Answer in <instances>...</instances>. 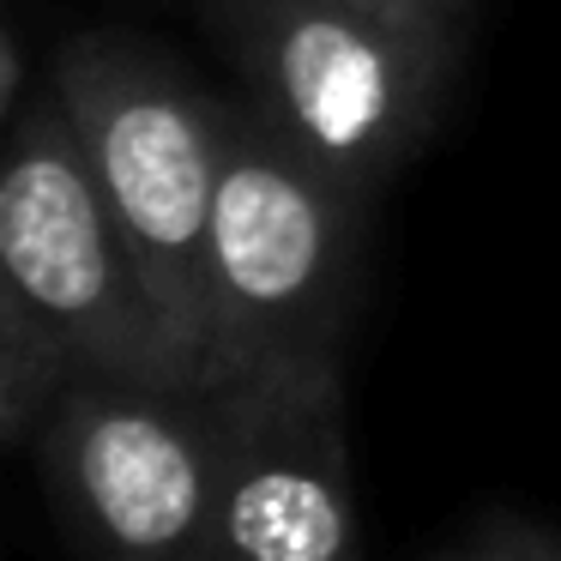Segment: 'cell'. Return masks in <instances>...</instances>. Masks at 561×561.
Listing matches in <instances>:
<instances>
[{"mask_svg":"<svg viewBox=\"0 0 561 561\" xmlns=\"http://www.w3.org/2000/svg\"><path fill=\"white\" fill-rule=\"evenodd\" d=\"M368 206L375 199L296 151L242 91L224 98L199 387L344 356L368 272Z\"/></svg>","mask_w":561,"mask_h":561,"instance_id":"cell-1","label":"cell"},{"mask_svg":"<svg viewBox=\"0 0 561 561\" xmlns=\"http://www.w3.org/2000/svg\"><path fill=\"white\" fill-rule=\"evenodd\" d=\"M49 79L61 91L85 163L103 187L115 230L151 296L175 375H206V260L218 199L224 98L187 79L163 43L134 31H79L55 49Z\"/></svg>","mask_w":561,"mask_h":561,"instance_id":"cell-2","label":"cell"},{"mask_svg":"<svg viewBox=\"0 0 561 561\" xmlns=\"http://www.w3.org/2000/svg\"><path fill=\"white\" fill-rule=\"evenodd\" d=\"M206 31L242 98L368 199L428 146L471 49V31L375 0H206Z\"/></svg>","mask_w":561,"mask_h":561,"instance_id":"cell-3","label":"cell"},{"mask_svg":"<svg viewBox=\"0 0 561 561\" xmlns=\"http://www.w3.org/2000/svg\"><path fill=\"white\" fill-rule=\"evenodd\" d=\"M31 459L79 561H218V423L206 387L79 368Z\"/></svg>","mask_w":561,"mask_h":561,"instance_id":"cell-4","label":"cell"},{"mask_svg":"<svg viewBox=\"0 0 561 561\" xmlns=\"http://www.w3.org/2000/svg\"><path fill=\"white\" fill-rule=\"evenodd\" d=\"M0 284L73 344L79 368L182 380L55 79L19 122H7Z\"/></svg>","mask_w":561,"mask_h":561,"instance_id":"cell-5","label":"cell"},{"mask_svg":"<svg viewBox=\"0 0 561 561\" xmlns=\"http://www.w3.org/2000/svg\"><path fill=\"white\" fill-rule=\"evenodd\" d=\"M218 561H363L344 435V356L211 387Z\"/></svg>","mask_w":561,"mask_h":561,"instance_id":"cell-6","label":"cell"},{"mask_svg":"<svg viewBox=\"0 0 561 561\" xmlns=\"http://www.w3.org/2000/svg\"><path fill=\"white\" fill-rule=\"evenodd\" d=\"M79 380V356L19 290L0 284V435L7 447L31 453L37 428Z\"/></svg>","mask_w":561,"mask_h":561,"instance_id":"cell-7","label":"cell"},{"mask_svg":"<svg viewBox=\"0 0 561 561\" xmlns=\"http://www.w3.org/2000/svg\"><path fill=\"white\" fill-rule=\"evenodd\" d=\"M428 561H561V531L495 513V519H483L477 531H465L459 543H447Z\"/></svg>","mask_w":561,"mask_h":561,"instance_id":"cell-8","label":"cell"},{"mask_svg":"<svg viewBox=\"0 0 561 561\" xmlns=\"http://www.w3.org/2000/svg\"><path fill=\"white\" fill-rule=\"evenodd\" d=\"M375 7L428 19V25H453V31H471L477 25V0H375Z\"/></svg>","mask_w":561,"mask_h":561,"instance_id":"cell-9","label":"cell"}]
</instances>
